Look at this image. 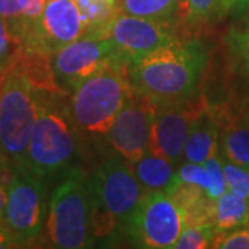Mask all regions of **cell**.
<instances>
[{"instance_id": "cell-26", "label": "cell", "mask_w": 249, "mask_h": 249, "mask_svg": "<svg viewBox=\"0 0 249 249\" xmlns=\"http://www.w3.org/2000/svg\"><path fill=\"white\" fill-rule=\"evenodd\" d=\"M0 17L9 22L13 34L21 43L24 34V19L18 0H0Z\"/></svg>"}, {"instance_id": "cell-8", "label": "cell", "mask_w": 249, "mask_h": 249, "mask_svg": "<svg viewBox=\"0 0 249 249\" xmlns=\"http://www.w3.org/2000/svg\"><path fill=\"white\" fill-rule=\"evenodd\" d=\"M184 227V213L178 202L166 191H151L142 198L129 235L142 248H175Z\"/></svg>"}, {"instance_id": "cell-28", "label": "cell", "mask_w": 249, "mask_h": 249, "mask_svg": "<svg viewBox=\"0 0 249 249\" xmlns=\"http://www.w3.org/2000/svg\"><path fill=\"white\" fill-rule=\"evenodd\" d=\"M11 165L7 160L0 163V224L3 223L6 201H7V183H9Z\"/></svg>"}, {"instance_id": "cell-33", "label": "cell", "mask_w": 249, "mask_h": 249, "mask_svg": "<svg viewBox=\"0 0 249 249\" xmlns=\"http://www.w3.org/2000/svg\"><path fill=\"white\" fill-rule=\"evenodd\" d=\"M4 157H3V154H1V148H0V163H1V162H4Z\"/></svg>"}, {"instance_id": "cell-32", "label": "cell", "mask_w": 249, "mask_h": 249, "mask_svg": "<svg viewBox=\"0 0 249 249\" xmlns=\"http://www.w3.org/2000/svg\"><path fill=\"white\" fill-rule=\"evenodd\" d=\"M108 3H111V4H114V6H118L119 7V0H106Z\"/></svg>"}, {"instance_id": "cell-4", "label": "cell", "mask_w": 249, "mask_h": 249, "mask_svg": "<svg viewBox=\"0 0 249 249\" xmlns=\"http://www.w3.org/2000/svg\"><path fill=\"white\" fill-rule=\"evenodd\" d=\"M93 181L79 168L65 172L50 198L46 217V235L50 247L58 249L88 248L94 242Z\"/></svg>"}, {"instance_id": "cell-2", "label": "cell", "mask_w": 249, "mask_h": 249, "mask_svg": "<svg viewBox=\"0 0 249 249\" xmlns=\"http://www.w3.org/2000/svg\"><path fill=\"white\" fill-rule=\"evenodd\" d=\"M80 136L67 91L40 89L36 122L21 166L43 180L65 173L79 157Z\"/></svg>"}, {"instance_id": "cell-13", "label": "cell", "mask_w": 249, "mask_h": 249, "mask_svg": "<svg viewBox=\"0 0 249 249\" xmlns=\"http://www.w3.org/2000/svg\"><path fill=\"white\" fill-rule=\"evenodd\" d=\"M106 37H109L126 61L151 53L178 39L172 19H152L118 13L111 21Z\"/></svg>"}, {"instance_id": "cell-23", "label": "cell", "mask_w": 249, "mask_h": 249, "mask_svg": "<svg viewBox=\"0 0 249 249\" xmlns=\"http://www.w3.org/2000/svg\"><path fill=\"white\" fill-rule=\"evenodd\" d=\"M175 178L187 184H193V186L202 188L209 196L212 194V178H211L209 172L204 166V163L187 162L178 168Z\"/></svg>"}, {"instance_id": "cell-17", "label": "cell", "mask_w": 249, "mask_h": 249, "mask_svg": "<svg viewBox=\"0 0 249 249\" xmlns=\"http://www.w3.org/2000/svg\"><path fill=\"white\" fill-rule=\"evenodd\" d=\"M212 224L217 234L248 226L249 198L235 196L227 190L222 196L214 199Z\"/></svg>"}, {"instance_id": "cell-24", "label": "cell", "mask_w": 249, "mask_h": 249, "mask_svg": "<svg viewBox=\"0 0 249 249\" xmlns=\"http://www.w3.org/2000/svg\"><path fill=\"white\" fill-rule=\"evenodd\" d=\"M19 47L21 43L13 34L9 22L0 17V75L9 68Z\"/></svg>"}, {"instance_id": "cell-1", "label": "cell", "mask_w": 249, "mask_h": 249, "mask_svg": "<svg viewBox=\"0 0 249 249\" xmlns=\"http://www.w3.org/2000/svg\"><path fill=\"white\" fill-rule=\"evenodd\" d=\"M206 62L208 50L202 42L178 37L127 62V71L134 91L166 106L196 94Z\"/></svg>"}, {"instance_id": "cell-31", "label": "cell", "mask_w": 249, "mask_h": 249, "mask_svg": "<svg viewBox=\"0 0 249 249\" xmlns=\"http://www.w3.org/2000/svg\"><path fill=\"white\" fill-rule=\"evenodd\" d=\"M7 248H17V244L13 238L11 232L9 231V229L1 223L0 224V249Z\"/></svg>"}, {"instance_id": "cell-14", "label": "cell", "mask_w": 249, "mask_h": 249, "mask_svg": "<svg viewBox=\"0 0 249 249\" xmlns=\"http://www.w3.org/2000/svg\"><path fill=\"white\" fill-rule=\"evenodd\" d=\"M216 115L219 121L220 155L249 168V103L219 108Z\"/></svg>"}, {"instance_id": "cell-16", "label": "cell", "mask_w": 249, "mask_h": 249, "mask_svg": "<svg viewBox=\"0 0 249 249\" xmlns=\"http://www.w3.org/2000/svg\"><path fill=\"white\" fill-rule=\"evenodd\" d=\"M130 165L145 194L151 191H165L172 184L176 175L170 160L150 151L137 160L130 162Z\"/></svg>"}, {"instance_id": "cell-11", "label": "cell", "mask_w": 249, "mask_h": 249, "mask_svg": "<svg viewBox=\"0 0 249 249\" xmlns=\"http://www.w3.org/2000/svg\"><path fill=\"white\" fill-rule=\"evenodd\" d=\"M211 107L202 96L190 97L181 103L160 106L154 118L150 150L173 165L183 157L186 140L196 119Z\"/></svg>"}, {"instance_id": "cell-27", "label": "cell", "mask_w": 249, "mask_h": 249, "mask_svg": "<svg viewBox=\"0 0 249 249\" xmlns=\"http://www.w3.org/2000/svg\"><path fill=\"white\" fill-rule=\"evenodd\" d=\"M21 13H22V19H24V34L27 32V29L37 18L40 17L42 11L45 9L46 0H18ZM22 34V37H24Z\"/></svg>"}, {"instance_id": "cell-19", "label": "cell", "mask_w": 249, "mask_h": 249, "mask_svg": "<svg viewBox=\"0 0 249 249\" xmlns=\"http://www.w3.org/2000/svg\"><path fill=\"white\" fill-rule=\"evenodd\" d=\"M183 0H119V11L152 19H172Z\"/></svg>"}, {"instance_id": "cell-10", "label": "cell", "mask_w": 249, "mask_h": 249, "mask_svg": "<svg viewBox=\"0 0 249 249\" xmlns=\"http://www.w3.org/2000/svg\"><path fill=\"white\" fill-rule=\"evenodd\" d=\"M116 58L124 57L109 37H80L53 54L52 68L58 86L64 91H73L82 82Z\"/></svg>"}, {"instance_id": "cell-22", "label": "cell", "mask_w": 249, "mask_h": 249, "mask_svg": "<svg viewBox=\"0 0 249 249\" xmlns=\"http://www.w3.org/2000/svg\"><path fill=\"white\" fill-rule=\"evenodd\" d=\"M222 166L229 191L242 198H249V168L234 163L224 157H222Z\"/></svg>"}, {"instance_id": "cell-5", "label": "cell", "mask_w": 249, "mask_h": 249, "mask_svg": "<svg viewBox=\"0 0 249 249\" xmlns=\"http://www.w3.org/2000/svg\"><path fill=\"white\" fill-rule=\"evenodd\" d=\"M40 88L16 54L0 75V148L10 165H22L37 116Z\"/></svg>"}, {"instance_id": "cell-18", "label": "cell", "mask_w": 249, "mask_h": 249, "mask_svg": "<svg viewBox=\"0 0 249 249\" xmlns=\"http://www.w3.org/2000/svg\"><path fill=\"white\" fill-rule=\"evenodd\" d=\"M83 22V36L90 39H101L107 35L111 21L119 13V7L106 0H75Z\"/></svg>"}, {"instance_id": "cell-30", "label": "cell", "mask_w": 249, "mask_h": 249, "mask_svg": "<svg viewBox=\"0 0 249 249\" xmlns=\"http://www.w3.org/2000/svg\"><path fill=\"white\" fill-rule=\"evenodd\" d=\"M237 49H238V53H240L241 58H242V64H244V68L245 72L249 78V21L247 24L245 29L238 35V40H237Z\"/></svg>"}, {"instance_id": "cell-25", "label": "cell", "mask_w": 249, "mask_h": 249, "mask_svg": "<svg viewBox=\"0 0 249 249\" xmlns=\"http://www.w3.org/2000/svg\"><path fill=\"white\" fill-rule=\"evenodd\" d=\"M213 248L249 249V224L216 235Z\"/></svg>"}, {"instance_id": "cell-12", "label": "cell", "mask_w": 249, "mask_h": 249, "mask_svg": "<svg viewBox=\"0 0 249 249\" xmlns=\"http://www.w3.org/2000/svg\"><path fill=\"white\" fill-rule=\"evenodd\" d=\"M160 104L134 91L118 114L107 139L116 155L134 162L150 150L154 118Z\"/></svg>"}, {"instance_id": "cell-21", "label": "cell", "mask_w": 249, "mask_h": 249, "mask_svg": "<svg viewBox=\"0 0 249 249\" xmlns=\"http://www.w3.org/2000/svg\"><path fill=\"white\" fill-rule=\"evenodd\" d=\"M178 13L188 24H199L220 14V0H183Z\"/></svg>"}, {"instance_id": "cell-9", "label": "cell", "mask_w": 249, "mask_h": 249, "mask_svg": "<svg viewBox=\"0 0 249 249\" xmlns=\"http://www.w3.org/2000/svg\"><path fill=\"white\" fill-rule=\"evenodd\" d=\"M83 36V22L75 0H46L40 17L24 34L21 49L53 55Z\"/></svg>"}, {"instance_id": "cell-6", "label": "cell", "mask_w": 249, "mask_h": 249, "mask_svg": "<svg viewBox=\"0 0 249 249\" xmlns=\"http://www.w3.org/2000/svg\"><path fill=\"white\" fill-rule=\"evenodd\" d=\"M94 191V238L108 237L115 230L129 234L145 191L134 176L133 168L119 155L104 160L91 176Z\"/></svg>"}, {"instance_id": "cell-3", "label": "cell", "mask_w": 249, "mask_h": 249, "mask_svg": "<svg viewBox=\"0 0 249 249\" xmlns=\"http://www.w3.org/2000/svg\"><path fill=\"white\" fill-rule=\"evenodd\" d=\"M134 93L127 61L108 62L72 91L70 107L80 134L94 140L107 139L118 114Z\"/></svg>"}, {"instance_id": "cell-15", "label": "cell", "mask_w": 249, "mask_h": 249, "mask_svg": "<svg viewBox=\"0 0 249 249\" xmlns=\"http://www.w3.org/2000/svg\"><path fill=\"white\" fill-rule=\"evenodd\" d=\"M219 151V121L216 109L209 107L196 119L187 137L183 157L187 162L204 163Z\"/></svg>"}, {"instance_id": "cell-29", "label": "cell", "mask_w": 249, "mask_h": 249, "mask_svg": "<svg viewBox=\"0 0 249 249\" xmlns=\"http://www.w3.org/2000/svg\"><path fill=\"white\" fill-rule=\"evenodd\" d=\"M249 10V0H220V14L241 16Z\"/></svg>"}, {"instance_id": "cell-7", "label": "cell", "mask_w": 249, "mask_h": 249, "mask_svg": "<svg viewBox=\"0 0 249 249\" xmlns=\"http://www.w3.org/2000/svg\"><path fill=\"white\" fill-rule=\"evenodd\" d=\"M3 224L11 232L17 248L34 247L43 235V178L32 175L21 165H11Z\"/></svg>"}, {"instance_id": "cell-20", "label": "cell", "mask_w": 249, "mask_h": 249, "mask_svg": "<svg viewBox=\"0 0 249 249\" xmlns=\"http://www.w3.org/2000/svg\"><path fill=\"white\" fill-rule=\"evenodd\" d=\"M217 232L213 224L186 226L175 245L176 249H205L213 248Z\"/></svg>"}]
</instances>
